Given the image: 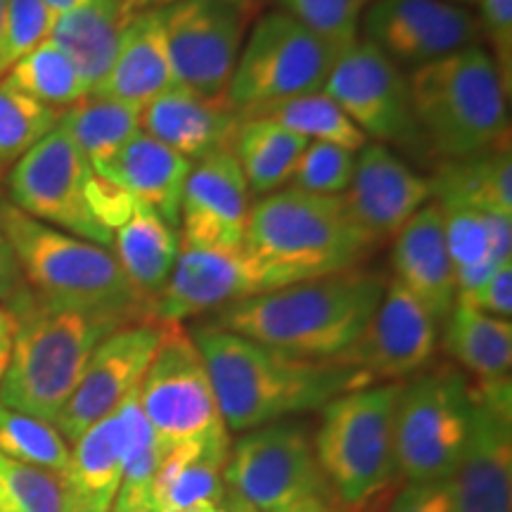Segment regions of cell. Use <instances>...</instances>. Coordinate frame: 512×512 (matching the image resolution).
<instances>
[{
    "label": "cell",
    "instance_id": "cell-42",
    "mask_svg": "<svg viewBox=\"0 0 512 512\" xmlns=\"http://www.w3.org/2000/svg\"><path fill=\"white\" fill-rule=\"evenodd\" d=\"M354 166L356 152L330 143H309L287 188L313 192V195H344L354 176Z\"/></svg>",
    "mask_w": 512,
    "mask_h": 512
},
{
    "label": "cell",
    "instance_id": "cell-18",
    "mask_svg": "<svg viewBox=\"0 0 512 512\" xmlns=\"http://www.w3.org/2000/svg\"><path fill=\"white\" fill-rule=\"evenodd\" d=\"M271 290V275L245 247L216 249L181 240L174 271L152 302V318L183 323Z\"/></svg>",
    "mask_w": 512,
    "mask_h": 512
},
{
    "label": "cell",
    "instance_id": "cell-3",
    "mask_svg": "<svg viewBox=\"0 0 512 512\" xmlns=\"http://www.w3.org/2000/svg\"><path fill=\"white\" fill-rule=\"evenodd\" d=\"M0 230L15 252L24 287L41 302L124 323L152 318L150 302L131 285L112 249L31 219L5 197Z\"/></svg>",
    "mask_w": 512,
    "mask_h": 512
},
{
    "label": "cell",
    "instance_id": "cell-32",
    "mask_svg": "<svg viewBox=\"0 0 512 512\" xmlns=\"http://www.w3.org/2000/svg\"><path fill=\"white\" fill-rule=\"evenodd\" d=\"M444 351L475 382L510 377L512 323L458 302L444 320Z\"/></svg>",
    "mask_w": 512,
    "mask_h": 512
},
{
    "label": "cell",
    "instance_id": "cell-53",
    "mask_svg": "<svg viewBox=\"0 0 512 512\" xmlns=\"http://www.w3.org/2000/svg\"><path fill=\"white\" fill-rule=\"evenodd\" d=\"M5 8H8V0H0V36H3V24H5Z\"/></svg>",
    "mask_w": 512,
    "mask_h": 512
},
{
    "label": "cell",
    "instance_id": "cell-51",
    "mask_svg": "<svg viewBox=\"0 0 512 512\" xmlns=\"http://www.w3.org/2000/svg\"><path fill=\"white\" fill-rule=\"evenodd\" d=\"M320 510H323V508H320ZM228 512H256V510H252V508H249V505H245V503H240L238 498L230 496V501H228ZM313 512H318V510H313Z\"/></svg>",
    "mask_w": 512,
    "mask_h": 512
},
{
    "label": "cell",
    "instance_id": "cell-40",
    "mask_svg": "<svg viewBox=\"0 0 512 512\" xmlns=\"http://www.w3.org/2000/svg\"><path fill=\"white\" fill-rule=\"evenodd\" d=\"M0 512H69L64 479L0 453Z\"/></svg>",
    "mask_w": 512,
    "mask_h": 512
},
{
    "label": "cell",
    "instance_id": "cell-7",
    "mask_svg": "<svg viewBox=\"0 0 512 512\" xmlns=\"http://www.w3.org/2000/svg\"><path fill=\"white\" fill-rule=\"evenodd\" d=\"M403 382L339 394L320 408L313 451L332 496L349 510L366 508L396 479L394 418Z\"/></svg>",
    "mask_w": 512,
    "mask_h": 512
},
{
    "label": "cell",
    "instance_id": "cell-48",
    "mask_svg": "<svg viewBox=\"0 0 512 512\" xmlns=\"http://www.w3.org/2000/svg\"><path fill=\"white\" fill-rule=\"evenodd\" d=\"M12 342H15V316L8 306H0V382H3L5 370H8Z\"/></svg>",
    "mask_w": 512,
    "mask_h": 512
},
{
    "label": "cell",
    "instance_id": "cell-36",
    "mask_svg": "<svg viewBox=\"0 0 512 512\" xmlns=\"http://www.w3.org/2000/svg\"><path fill=\"white\" fill-rule=\"evenodd\" d=\"M3 79L29 98L62 112L88 98L86 83L81 81L72 60L50 38L12 64Z\"/></svg>",
    "mask_w": 512,
    "mask_h": 512
},
{
    "label": "cell",
    "instance_id": "cell-41",
    "mask_svg": "<svg viewBox=\"0 0 512 512\" xmlns=\"http://www.w3.org/2000/svg\"><path fill=\"white\" fill-rule=\"evenodd\" d=\"M283 12L313 34L342 50L358 38L361 15L370 0H280Z\"/></svg>",
    "mask_w": 512,
    "mask_h": 512
},
{
    "label": "cell",
    "instance_id": "cell-10",
    "mask_svg": "<svg viewBox=\"0 0 512 512\" xmlns=\"http://www.w3.org/2000/svg\"><path fill=\"white\" fill-rule=\"evenodd\" d=\"M337 53L287 12H268L242 43L226 102L247 119L278 102L320 93Z\"/></svg>",
    "mask_w": 512,
    "mask_h": 512
},
{
    "label": "cell",
    "instance_id": "cell-39",
    "mask_svg": "<svg viewBox=\"0 0 512 512\" xmlns=\"http://www.w3.org/2000/svg\"><path fill=\"white\" fill-rule=\"evenodd\" d=\"M0 453L64 479L72 446L53 422L12 411L0 403Z\"/></svg>",
    "mask_w": 512,
    "mask_h": 512
},
{
    "label": "cell",
    "instance_id": "cell-20",
    "mask_svg": "<svg viewBox=\"0 0 512 512\" xmlns=\"http://www.w3.org/2000/svg\"><path fill=\"white\" fill-rule=\"evenodd\" d=\"M252 202L233 150L211 155L192 166L181 202L183 242L216 249L245 247Z\"/></svg>",
    "mask_w": 512,
    "mask_h": 512
},
{
    "label": "cell",
    "instance_id": "cell-52",
    "mask_svg": "<svg viewBox=\"0 0 512 512\" xmlns=\"http://www.w3.org/2000/svg\"><path fill=\"white\" fill-rule=\"evenodd\" d=\"M318 512H356V510L344 508V505H339V503H330V505H325V508L318 510Z\"/></svg>",
    "mask_w": 512,
    "mask_h": 512
},
{
    "label": "cell",
    "instance_id": "cell-1",
    "mask_svg": "<svg viewBox=\"0 0 512 512\" xmlns=\"http://www.w3.org/2000/svg\"><path fill=\"white\" fill-rule=\"evenodd\" d=\"M188 332L207 366L230 434L320 411L335 396L373 384L356 368L285 354L209 320L192 325Z\"/></svg>",
    "mask_w": 512,
    "mask_h": 512
},
{
    "label": "cell",
    "instance_id": "cell-44",
    "mask_svg": "<svg viewBox=\"0 0 512 512\" xmlns=\"http://www.w3.org/2000/svg\"><path fill=\"white\" fill-rule=\"evenodd\" d=\"M479 34L491 48L498 74L510 91L512 86V0H477Z\"/></svg>",
    "mask_w": 512,
    "mask_h": 512
},
{
    "label": "cell",
    "instance_id": "cell-17",
    "mask_svg": "<svg viewBox=\"0 0 512 512\" xmlns=\"http://www.w3.org/2000/svg\"><path fill=\"white\" fill-rule=\"evenodd\" d=\"M358 29L411 72L482 41L477 17L448 0H370Z\"/></svg>",
    "mask_w": 512,
    "mask_h": 512
},
{
    "label": "cell",
    "instance_id": "cell-55",
    "mask_svg": "<svg viewBox=\"0 0 512 512\" xmlns=\"http://www.w3.org/2000/svg\"><path fill=\"white\" fill-rule=\"evenodd\" d=\"M451 3V0H448ZM453 3H472V0H453Z\"/></svg>",
    "mask_w": 512,
    "mask_h": 512
},
{
    "label": "cell",
    "instance_id": "cell-9",
    "mask_svg": "<svg viewBox=\"0 0 512 512\" xmlns=\"http://www.w3.org/2000/svg\"><path fill=\"white\" fill-rule=\"evenodd\" d=\"M138 401L164 453L183 446L230 453L233 434L221 418L200 351L181 323H164Z\"/></svg>",
    "mask_w": 512,
    "mask_h": 512
},
{
    "label": "cell",
    "instance_id": "cell-14",
    "mask_svg": "<svg viewBox=\"0 0 512 512\" xmlns=\"http://www.w3.org/2000/svg\"><path fill=\"white\" fill-rule=\"evenodd\" d=\"M323 93L377 145L422 143L406 72L366 38L339 50Z\"/></svg>",
    "mask_w": 512,
    "mask_h": 512
},
{
    "label": "cell",
    "instance_id": "cell-4",
    "mask_svg": "<svg viewBox=\"0 0 512 512\" xmlns=\"http://www.w3.org/2000/svg\"><path fill=\"white\" fill-rule=\"evenodd\" d=\"M8 309L15 316V342L0 382V403L55 425L98 344L128 323L57 309L27 287L10 299Z\"/></svg>",
    "mask_w": 512,
    "mask_h": 512
},
{
    "label": "cell",
    "instance_id": "cell-29",
    "mask_svg": "<svg viewBox=\"0 0 512 512\" xmlns=\"http://www.w3.org/2000/svg\"><path fill=\"white\" fill-rule=\"evenodd\" d=\"M441 214L460 297L512 259V219L467 207H441Z\"/></svg>",
    "mask_w": 512,
    "mask_h": 512
},
{
    "label": "cell",
    "instance_id": "cell-28",
    "mask_svg": "<svg viewBox=\"0 0 512 512\" xmlns=\"http://www.w3.org/2000/svg\"><path fill=\"white\" fill-rule=\"evenodd\" d=\"M131 17L121 0H91L69 15L55 17L50 41L72 60L88 95L100 86L117 55L121 34Z\"/></svg>",
    "mask_w": 512,
    "mask_h": 512
},
{
    "label": "cell",
    "instance_id": "cell-47",
    "mask_svg": "<svg viewBox=\"0 0 512 512\" xmlns=\"http://www.w3.org/2000/svg\"><path fill=\"white\" fill-rule=\"evenodd\" d=\"M22 287L24 278L22 271H19L15 252H12L8 238H5V233L0 230V302H10Z\"/></svg>",
    "mask_w": 512,
    "mask_h": 512
},
{
    "label": "cell",
    "instance_id": "cell-31",
    "mask_svg": "<svg viewBox=\"0 0 512 512\" xmlns=\"http://www.w3.org/2000/svg\"><path fill=\"white\" fill-rule=\"evenodd\" d=\"M432 200L441 207H467L512 219L510 147L465 159H446L430 178Z\"/></svg>",
    "mask_w": 512,
    "mask_h": 512
},
{
    "label": "cell",
    "instance_id": "cell-6",
    "mask_svg": "<svg viewBox=\"0 0 512 512\" xmlns=\"http://www.w3.org/2000/svg\"><path fill=\"white\" fill-rule=\"evenodd\" d=\"M408 88L422 143L441 162L510 147V91L479 43L413 69Z\"/></svg>",
    "mask_w": 512,
    "mask_h": 512
},
{
    "label": "cell",
    "instance_id": "cell-35",
    "mask_svg": "<svg viewBox=\"0 0 512 512\" xmlns=\"http://www.w3.org/2000/svg\"><path fill=\"white\" fill-rule=\"evenodd\" d=\"M138 389L117 406L124 434V472L112 512H155V482L164 451L140 408Z\"/></svg>",
    "mask_w": 512,
    "mask_h": 512
},
{
    "label": "cell",
    "instance_id": "cell-2",
    "mask_svg": "<svg viewBox=\"0 0 512 512\" xmlns=\"http://www.w3.org/2000/svg\"><path fill=\"white\" fill-rule=\"evenodd\" d=\"M384 287L377 273L354 268L242 299L209 323L285 354L335 361L366 328Z\"/></svg>",
    "mask_w": 512,
    "mask_h": 512
},
{
    "label": "cell",
    "instance_id": "cell-50",
    "mask_svg": "<svg viewBox=\"0 0 512 512\" xmlns=\"http://www.w3.org/2000/svg\"><path fill=\"white\" fill-rule=\"evenodd\" d=\"M46 3V8L53 12L55 17H62V15H69V12L83 8L86 3H91V0H43Z\"/></svg>",
    "mask_w": 512,
    "mask_h": 512
},
{
    "label": "cell",
    "instance_id": "cell-22",
    "mask_svg": "<svg viewBox=\"0 0 512 512\" xmlns=\"http://www.w3.org/2000/svg\"><path fill=\"white\" fill-rule=\"evenodd\" d=\"M242 117L226 100H209L174 86L140 112V131L159 140L192 164L233 150Z\"/></svg>",
    "mask_w": 512,
    "mask_h": 512
},
{
    "label": "cell",
    "instance_id": "cell-34",
    "mask_svg": "<svg viewBox=\"0 0 512 512\" xmlns=\"http://www.w3.org/2000/svg\"><path fill=\"white\" fill-rule=\"evenodd\" d=\"M57 128L102 178L121 147L140 133V110L105 98H83L62 112Z\"/></svg>",
    "mask_w": 512,
    "mask_h": 512
},
{
    "label": "cell",
    "instance_id": "cell-27",
    "mask_svg": "<svg viewBox=\"0 0 512 512\" xmlns=\"http://www.w3.org/2000/svg\"><path fill=\"white\" fill-rule=\"evenodd\" d=\"M121 472H124V434L114 408L74 441L67 475H64L69 505L88 512H112Z\"/></svg>",
    "mask_w": 512,
    "mask_h": 512
},
{
    "label": "cell",
    "instance_id": "cell-25",
    "mask_svg": "<svg viewBox=\"0 0 512 512\" xmlns=\"http://www.w3.org/2000/svg\"><path fill=\"white\" fill-rule=\"evenodd\" d=\"M190 159L140 131L107 166L102 181L117 185L131 200L155 209L171 228L181 226L183 190L192 171Z\"/></svg>",
    "mask_w": 512,
    "mask_h": 512
},
{
    "label": "cell",
    "instance_id": "cell-24",
    "mask_svg": "<svg viewBox=\"0 0 512 512\" xmlns=\"http://www.w3.org/2000/svg\"><path fill=\"white\" fill-rule=\"evenodd\" d=\"M178 86L157 12H140L126 24L117 55L91 98H105L143 112L152 100Z\"/></svg>",
    "mask_w": 512,
    "mask_h": 512
},
{
    "label": "cell",
    "instance_id": "cell-54",
    "mask_svg": "<svg viewBox=\"0 0 512 512\" xmlns=\"http://www.w3.org/2000/svg\"><path fill=\"white\" fill-rule=\"evenodd\" d=\"M69 512H88V510H81V508H72V505H69Z\"/></svg>",
    "mask_w": 512,
    "mask_h": 512
},
{
    "label": "cell",
    "instance_id": "cell-12",
    "mask_svg": "<svg viewBox=\"0 0 512 512\" xmlns=\"http://www.w3.org/2000/svg\"><path fill=\"white\" fill-rule=\"evenodd\" d=\"M95 183L91 164L60 128L36 143L5 176L8 200L31 219L74 238L112 249V230L93 207Z\"/></svg>",
    "mask_w": 512,
    "mask_h": 512
},
{
    "label": "cell",
    "instance_id": "cell-8",
    "mask_svg": "<svg viewBox=\"0 0 512 512\" xmlns=\"http://www.w3.org/2000/svg\"><path fill=\"white\" fill-rule=\"evenodd\" d=\"M228 494L256 512H313L337 503L313 451V437L290 420L242 432L223 467Z\"/></svg>",
    "mask_w": 512,
    "mask_h": 512
},
{
    "label": "cell",
    "instance_id": "cell-43",
    "mask_svg": "<svg viewBox=\"0 0 512 512\" xmlns=\"http://www.w3.org/2000/svg\"><path fill=\"white\" fill-rule=\"evenodd\" d=\"M53 24L55 15L43 0H8L0 36V79L8 74L12 64L48 41Z\"/></svg>",
    "mask_w": 512,
    "mask_h": 512
},
{
    "label": "cell",
    "instance_id": "cell-45",
    "mask_svg": "<svg viewBox=\"0 0 512 512\" xmlns=\"http://www.w3.org/2000/svg\"><path fill=\"white\" fill-rule=\"evenodd\" d=\"M384 512H456L451 479L403 482Z\"/></svg>",
    "mask_w": 512,
    "mask_h": 512
},
{
    "label": "cell",
    "instance_id": "cell-16",
    "mask_svg": "<svg viewBox=\"0 0 512 512\" xmlns=\"http://www.w3.org/2000/svg\"><path fill=\"white\" fill-rule=\"evenodd\" d=\"M439 347V323L392 278L366 328L335 361L361 370L373 384L403 382L422 373Z\"/></svg>",
    "mask_w": 512,
    "mask_h": 512
},
{
    "label": "cell",
    "instance_id": "cell-46",
    "mask_svg": "<svg viewBox=\"0 0 512 512\" xmlns=\"http://www.w3.org/2000/svg\"><path fill=\"white\" fill-rule=\"evenodd\" d=\"M458 302H465L475 309L489 313V316L510 320L512 316V259L496 268L482 285L472 292H465L456 297Z\"/></svg>",
    "mask_w": 512,
    "mask_h": 512
},
{
    "label": "cell",
    "instance_id": "cell-15",
    "mask_svg": "<svg viewBox=\"0 0 512 512\" xmlns=\"http://www.w3.org/2000/svg\"><path fill=\"white\" fill-rule=\"evenodd\" d=\"M470 432L451 475L456 512H512L510 377L470 382Z\"/></svg>",
    "mask_w": 512,
    "mask_h": 512
},
{
    "label": "cell",
    "instance_id": "cell-19",
    "mask_svg": "<svg viewBox=\"0 0 512 512\" xmlns=\"http://www.w3.org/2000/svg\"><path fill=\"white\" fill-rule=\"evenodd\" d=\"M164 323L155 318L121 325L105 337L86 363L74 394L57 415L55 427L74 444L88 427L110 415L128 394L136 392L162 342Z\"/></svg>",
    "mask_w": 512,
    "mask_h": 512
},
{
    "label": "cell",
    "instance_id": "cell-13",
    "mask_svg": "<svg viewBox=\"0 0 512 512\" xmlns=\"http://www.w3.org/2000/svg\"><path fill=\"white\" fill-rule=\"evenodd\" d=\"M155 12L178 86L202 98L226 100L254 5L181 0Z\"/></svg>",
    "mask_w": 512,
    "mask_h": 512
},
{
    "label": "cell",
    "instance_id": "cell-49",
    "mask_svg": "<svg viewBox=\"0 0 512 512\" xmlns=\"http://www.w3.org/2000/svg\"><path fill=\"white\" fill-rule=\"evenodd\" d=\"M181 3V0H121L128 17H136L140 12H150V10H159L166 8V5ZM226 3H235V5H256V0H226Z\"/></svg>",
    "mask_w": 512,
    "mask_h": 512
},
{
    "label": "cell",
    "instance_id": "cell-26",
    "mask_svg": "<svg viewBox=\"0 0 512 512\" xmlns=\"http://www.w3.org/2000/svg\"><path fill=\"white\" fill-rule=\"evenodd\" d=\"M181 235L155 209L133 200L131 209L112 230V252L131 285L152 302L174 271Z\"/></svg>",
    "mask_w": 512,
    "mask_h": 512
},
{
    "label": "cell",
    "instance_id": "cell-21",
    "mask_svg": "<svg viewBox=\"0 0 512 512\" xmlns=\"http://www.w3.org/2000/svg\"><path fill=\"white\" fill-rule=\"evenodd\" d=\"M342 197L358 226L380 242L394 238L432 202V188L430 178L420 176L389 147L366 143L356 152L354 176Z\"/></svg>",
    "mask_w": 512,
    "mask_h": 512
},
{
    "label": "cell",
    "instance_id": "cell-5",
    "mask_svg": "<svg viewBox=\"0 0 512 512\" xmlns=\"http://www.w3.org/2000/svg\"><path fill=\"white\" fill-rule=\"evenodd\" d=\"M377 240L358 226L342 195L283 188L252 204L245 249L278 287L354 271Z\"/></svg>",
    "mask_w": 512,
    "mask_h": 512
},
{
    "label": "cell",
    "instance_id": "cell-33",
    "mask_svg": "<svg viewBox=\"0 0 512 512\" xmlns=\"http://www.w3.org/2000/svg\"><path fill=\"white\" fill-rule=\"evenodd\" d=\"M309 140L271 119H242L233 155L245 176L249 195H273L290 185L299 157Z\"/></svg>",
    "mask_w": 512,
    "mask_h": 512
},
{
    "label": "cell",
    "instance_id": "cell-37",
    "mask_svg": "<svg viewBox=\"0 0 512 512\" xmlns=\"http://www.w3.org/2000/svg\"><path fill=\"white\" fill-rule=\"evenodd\" d=\"M271 119L287 131L297 133L309 143H330L344 150L358 152L368 143V138L354 126L347 114L339 110V105L328 98L323 91L299 95V98L278 102L266 110L252 114L247 119Z\"/></svg>",
    "mask_w": 512,
    "mask_h": 512
},
{
    "label": "cell",
    "instance_id": "cell-23",
    "mask_svg": "<svg viewBox=\"0 0 512 512\" xmlns=\"http://www.w3.org/2000/svg\"><path fill=\"white\" fill-rule=\"evenodd\" d=\"M392 266L396 283L406 287L437 323H444L456 304L458 287L437 202L425 204L394 235Z\"/></svg>",
    "mask_w": 512,
    "mask_h": 512
},
{
    "label": "cell",
    "instance_id": "cell-38",
    "mask_svg": "<svg viewBox=\"0 0 512 512\" xmlns=\"http://www.w3.org/2000/svg\"><path fill=\"white\" fill-rule=\"evenodd\" d=\"M62 110L43 105L0 79V181L60 124Z\"/></svg>",
    "mask_w": 512,
    "mask_h": 512
},
{
    "label": "cell",
    "instance_id": "cell-30",
    "mask_svg": "<svg viewBox=\"0 0 512 512\" xmlns=\"http://www.w3.org/2000/svg\"><path fill=\"white\" fill-rule=\"evenodd\" d=\"M226 460L228 453L202 446L164 453L155 482V512H228Z\"/></svg>",
    "mask_w": 512,
    "mask_h": 512
},
{
    "label": "cell",
    "instance_id": "cell-11",
    "mask_svg": "<svg viewBox=\"0 0 512 512\" xmlns=\"http://www.w3.org/2000/svg\"><path fill=\"white\" fill-rule=\"evenodd\" d=\"M470 380L456 368L418 373L403 382L394 418L396 477L451 479L470 432Z\"/></svg>",
    "mask_w": 512,
    "mask_h": 512
}]
</instances>
